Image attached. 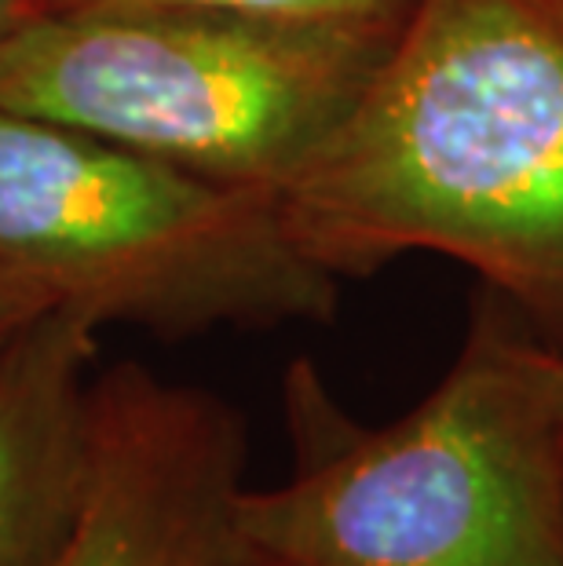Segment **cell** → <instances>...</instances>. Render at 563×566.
<instances>
[{
    "label": "cell",
    "mask_w": 563,
    "mask_h": 566,
    "mask_svg": "<svg viewBox=\"0 0 563 566\" xmlns=\"http://www.w3.org/2000/svg\"><path fill=\"white\" fill-rule=\"evenodd\" d=\"M279 201L337 279L436 252L563 355V0H421Z\"/></svg>",
    "instance_id": "1"
},
{
    "label": "cell",
    "mask_w": 563,
    "mask_h": 566,
    "mask_svg": "<svg viewBox=\"0 0 563 566\" xmlns=\"http://www.w3.org/2000/svg\"><path fill=\"white\" fill-rule=\"evenodd\" d=\"M285 420L290 479L238 504L279 566H563V409L494 293L399 420L358 424L311 363L285 373Z\"/></svg>",
    "instance_id": "2"
},
{
    "label": "cell",
    "mask_w": 563,
    "mask_h": 566,
    "mask_svg": "<svg viewBox=\"0 0 563 566\" xmlns=\"http://www.w3.org/2000/svg\"><path fill=\"white\" fill-rule=\"evenodd\" d=\"M395 38L187 4L38 11L0 48V106L282 195L337 136Z\"/></svg>",
    "instance_id": "3"
},
{
    "label": "cell",
    "mask_w": 563,
    "mask_h": 566,
    "mask_svg": "<svg viewBox=\"0 0 563 566\" xmlns=\"http://www.w3.org/2000/svg\"><path fill=\"white\" fill-rule=\"evenodd\" d=\"M0 263L100 329H274L341 307V279L296 242L279 195L4 106Z\"/></svg>",
    "instance_id": "4"
},
{
    "label": "cell",
    "mask_w": 563,
    "mask_h": 566,
    "mask_svg": "<svg viewBox=\"0 0 563 566\" xmlns=\"http://www.w3.org/2000/svg\"><path fill=\"white\" fill-rule=\"evenodd\" d=\"M249 436L223 395L95 373L85 504L59 566H279L242 526Z\"/></svg>",
    "instance_id": "5"
},
{
    "label": "cell",
    "mask_w": 563,
    "mask_h": 566,
    "mask_svg": "<svg viewBox=\"0 0 563 566\" xmlns=\"http://www.w3.org/2000/svg\"><path fill=\"white\" fill-rule=\"evenodd\" d=\"M100 325L48 307L0 347V566H59L85 504Z\"/></svg>",
    "instance_id": "6"
},
{
    "label": "cell",
    "mask_w": 563,
    "mask_h": 566,
    "mask_svg": "<svg viewBox=\"0 0 563 566\" xmlns=\"http://www.w3.org/2000/svg\"><path fill=\"white\" fill-rule=\"evenodd\" d=\"M139 4L227 8V11H253V15H274V19L337 22V27H363V30L399 33L421 0H30V15H38V11L139 8Z\"/></svg>",
    "instance_id": "7"
},
{
    "label": "cell",
    "mask_w": 563,
    "mask_h": 566,
    "mask_svg": "<svg viewBox=\"0 0 563 566\" xmlns=\"http://www.w3.org/2000/svg\"><path fill=\"white\" fill-rule=\"evenodd\" d=\"M48 307H55V304H48V296L41 289H33L27 279H19L15 271H8L4 263H0V347Z\"/></svg>",
    "instance_id": "8"
},
{
    "label": "cell",
    "mask_w": 563,
    "mask_h": 566,
    "mask_svg": "<svg viewBox=\"0 0 563 566\" xmlns=\"http://www.w3.org/2000/svg\"><path fill=\"white\" fill-rule=\"evenodd\" d=\"M30 15V0H0V48L19 30V22Z\"/></svg>",
    "instance_id": "9"
},
{
    "label": "cell",
    "mask_w": 563,
    "mask_h": 566,
    "mask_svg": "<svg viewBox=\"0 0 563 566\" xmlns=\"http://www.w3.org/2000/svg\"><path fill=\"white\" fill-rule=\"evenodd\" d=\"M545 377H549V388H553L556 402L563 409V355L549 352V347H545Z\"/></svg>",
    "instance_id": "10"
}]
</instances>
